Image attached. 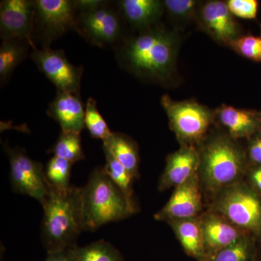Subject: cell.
<instances>
[{
	"instance_id": "6da1fadb",
	"label": "cell",
	"mask_w": 261,
	"mask_h": 261,
	"mask_svg": "<svg viewBox=\"0 0 261 261\" xmlns=\"http://www.w3.org/2000/svg\"><path fill=\"white\" fill-rule=\"evenodd\" d=\"M179 37L160 25L124 38L116 49L119 65L132 75L147 82L166 84L176 70Z\"/></svg>"
},
{
	"instance_id": "7a4b0ae2",
	"label": "cell",
	"mask_w": 261,
	"mask_h": 261,
	"mask_svg": "<svg viewBox=\"0 0 261 261\" xmlns=\"http://www.w3.org/2000/svg\"><path fill=\"white\" fill-rule=\"evenodd\" d=\"M42 206V239L47 254L76 247L84 231L81 187L71 186L67 191L58 192L51 187Z\"/></svg>"
},
{
	"instance_id": "3957f363",
	"label": "cell",
	"mask_w": 261,
	"mask_h": 261,
	"mask_svg": "<svg viewBox=\"0 0 261 261\" xmlns=\"http://www.w3.org/2000/svg\"><path fill=\"white\" fill-rule=\"evenodd\" d=\"M200 156L198 175L202 187L217 193L243 181L248 169L246 151L226 134L206 139L198 148Z\"/></svg>"
},
{
	"instance_id": "277c9868",
	"label": "cell",
	"mask_w": 261,
	"mask_h": 261,
	"mask_svg": "<svg viewBox=\"0 0 261 261\" xmlns=\"http://www.w3.org/2000/svg\"><path fill=\"white\" fill-rule=\"evenodd\" d=\"M81 199L84 231H96L135 214L103 168L92 171L87 183L81 187Z\"/></svg>"
},
{
	"instance_id": "5b68a950",
	"label": "cell",
	"mask_w": 261,
	"mask_h": 261,
	"mask_svg": "<svg viewBox=\"0 0 261 261\" xmlns=\"http://www.w3.org/2000/svg\"><path fill=\"white\" fill-rule=\"evenodd\" d=\"M211 211L261 241V195L239 181L215 194Z\"/></svg>"
},
{
	"instance_id": "8992f818",
	"label": "cell",
	"mask_w": 261,
	"mask_h": 261,
	"mask_svg": "<svg viewBox=\"0 0 261 261\" xmlns=\"http://www.w3.org/2000/svg\"><path fill=\"white\" fill-rule=\"evenodd\" d=\"M171 129L181 145L200 146L207 139L214 113L195 101H175L168 94L161 98Z\"/></svg>"
},
{
	"instance_id": "52a82bcc",
	"label": "cell",
	"mask_w": 261,
	"mask_h": 261,
	"mask_svg": "<svg viewBox=\"0 0 261 261\" xmlns=\"http://www.w3.org/2000/svg\"><path fill=\"white\" fill-rule=\"evenodd\" d=\"M123 20L118 8L106 2L95 9L78 11L75 31L94 46L116 48L124 39Z\"/></svg>"
},
{
	"instance_id": "ba28073f",
	"label": "cell",
	"mask_w": 261,
	"mask_h": 261,
	"mask_svg": "<svg viewBox=\"0 0 261 261\" xmlns=\"http://www.w3.org/2000/svg\"><path fill=\"white\" fill-rule=\"evenodd\" d=\"M33 39L38 37L42 49L50 48L51 43L75 29L77 11L74 2L70 0H36Z\"/></svg>"
},
{
	"instance_id": "9c48e42d",
	"label": "cell",
	"mask_w": 261,
	"mask_h": 261,
	"mask_svg": "<svg viewBox=\"0 0 261 261\" xmlns=\"http://www.w3.org/2000/svg\"><path fill=\"white\" fill-rule=\"evenodd\" d=\"M3 148L10 161V180L13 191L33 197L42 205L51 190L42 165L29 158L24 149L8 145H4Z\"/></svg>"
},
{
	"instance_id": "30bf717a",
	"label": "cell",
	"mask_w": 261,
	"mask_h": 261,
	"mask_svg": "<svg viewBox=\"0 0 261 261\" xmlns=\"http://www.w3.org/2000/svg\"><path fill=\"white\" fill-rule=\"evenodd\" d=\"M31 58L57 91L80 95L84 68L72 64L62 49H33Z\"/></svg>"
},
{
	"instance_id": "8fae6325",
	"label": "cell",
	"mask_w": 261,
	"mask_h": 261,
	"mask_svg": "<svg viewBox=\"0 0 261 261\" xmlns=\"http://www.w3.org/2000/svg\"><path fill=\"white\" fill-rule=\"evenodd\" d=\"M36 3L32 0H3L0 3L2 40L18 39L37 49L33 39Z\"/></svg>"
},
{
	"instance_id": "7c38bea8",
	"label": "cell",
	"mask_w": 261,
	"mask_h": 261,
	"mask_svg": "<svg viewBox=\"0 0 261 261\" xmlns=\"http://www.w3.org/2000/svg\"><path fill=\"white\" fill-rule=\"evenodd\" d=\"M197 20L202 30L219 44L229 47L241 37V25L235 20L226 2L208 1L201 5Z\"/></svg>"
},
{
	"instance_id": "4fadbf2b",
	"label": "cell",
	"mask_w": 261,
	"mask_h": 261,
	"mask_svg": "<svg viewBox=\"0 0 261 261\" xmlns=\"http://www.w3.org/2000/svg\"><path fill=\"white\" fill-rule=\"evenodd\" d=\"M203 208L202 185L198 173L175 188L167 203L154 215L158 221L168 223L174 220L198 217Z\"/></svg>"
},
{
	"instance_id": "5bb4252c",
	"label": "cell",
	"mask_w": 261,
	"mask_h": 261,
	"mask_svg": "<svg viewBox=\"0 0 261 261\" xmlns=\"http://www.w3.org/2000/svg\"><path fill=\"white\" fill-rule=\"evenodd\" d=\"M200 156L198 148L181 145L166 159V168L160 178V191L176 188L198 173Z\"/></svg>"
},
{
	"instance_id": "9a60e30c",
	"label": "cell",
	"mask_w": 261,
	"mask_h": 261,
	"mask_svg": "<svg viewBox=\"0 0 261 261\" xmlns=\"http://www.w3.org/2000/svg\"><path fill=\"white\" fill-rule=\"evenodd\" d=\"M199 219L203 233L207 258L231 245L246 233L214 211H210L201 214Z\"/></svg>"
},
{
	"instance_id": "2e32d148",
	"label": "cell",
	"mask_w": 261,
	"mask_h": 261,
	"mask_svg": "<svg viewBox=\"0 0 261 261\" xmlns=\"http://www.w3.org/2000/svg\"><path fill=\"white\" fill-rule=\"evenodd\" d=\"M214 113V122L234 140L250 139L261 128L259 112L223 105Z\"/></svg>"
},
{
	"instance_id": "e0dca14e",
	"label": "cell",
	"mask_w": 261,
	"mask_h": 261,
	"mask_svg": "<svg viewBox=\"0 0 261 261\" xmlns=\"http://www.w3.org/2000/svg\"><path fill=\"white\" fill-rule=\"evenodd\" d=\"M47 115L60 125L62 132L81 134L85 127V108L78 94L57 91Z\"/></svg>"
},
{
	"instance_id": "ac0fdd59",
	"label": "cell",
	"mask_w": 261,
	"mask_h": 261,
	"mask_svg": "<svg viewBox=\"0 0 261 261\" xmlns=\"http://www.w3.org/2000/svg\"><path fill=\"white\" fill-rule=\"evenodd\" d=\"M117 5L123 20L140 32L157 25L165 11L160 0H122Z\"/></svg>"
},
{
	"instance_id": "d6986e66",
	"label": "cell",
	"mask_w": 261,
	"mask_h": 261,
	"mask_svg": "<svg viewBox=\"0 0 261 261\" xmlns=\"http://www.w3.org/2000/svg\"><path fill=\"white\" fill-rule=\"evenodd\" d=\"M189 256L197 261L207 260L203 233L198 217L174 220L168 223Z\"/></svg>"
},
{
	"instance_id": "ffe728a7",
	"label": "cell",
	"mask_w": 261,
	"mask_h": 261,
	"mask_svg": "<svg viewBox=\"0 0 261 261\" xmlns=\"http://www.w3.org/2000/svg\"><path fill=\"white\" fill-rule=\"evenodd\" d=\"M102 148L108 149L134 178L139 177L138 147L129 137L119 132H113L112 135L103 142Z\"/></svg>"
},
{
	"instance_id": "44dd1931",
	"label": "cell",
	"mask_w": 261,
	"mask_h": 261,
	"mask_svg": "<svg viewBox=\"0 0 261 261\" xmlns=\"http://www.w3.org/2000/svg\"><path fill=\"white\" fill-rule=\"evenodd\" d=\"M259 250L260 241L253 235L246 232L206 261H257Z\"/></svg>"
},
{
	"instance_id": "7402d4cb",
	"label": "cell",
	"mask_w": 261,
	"mask_h": 261,
	"mask_svg": "<svg viewBox=\"0 0 261 261\" xmlns=\"http://www.w3.org/2000/svg\"><path fill=\"white\" fill-rule=\"evenodd\" d=\"M30 44L21 39L3 41L0 47V82L9 80L15 68L27 58Z\"/></svg>"
},
{
	"instance_id": "603a6c76",
	"label": "cell",
	"mask_w": 261,
	"mask_h": 261,
	"mask_svg": "<svg viewBox=\"0 0 261 261\" xmlns=\"http://www.w3.org/2000/svg\"><path fill=\"white\" fill-rule=\"evenodd\" d=\"M106 155V163L104 168L113 183L121 190L128 202L130 208L137 212V208L134 202L133 180L134 178L128 171L118 162L114 156L108 149L103 148Z\"/></svg>"
},
{
	"instance_id": "cb8c5ba5",
	"label": "cell",
	"mask_w": 261,
	"mask_h": 261,
	"mask_svg": "<svg viewBox=\"0 0 261 261\" xmlns=\"http://www.w3.org/2000/svg\"><path fill=\"white\" fill-rule=\"evenodd\" d=\"M74 256L75 261H124L119 250L105 240L75 247Z\"/></svg>"
},
{
	"instance_id": "d4e9b609",
	"label": "cell",
	"mask_w": 261,
	"mask_h": 261,
	"mask_svg": "<svg viewBox=\"0 0 261 261\" xmlns=\"http://www.w3.org/2000/svg\"><path fill=\"white\" fill-rule=\"evenodd\" d=\"M49 152L73 164L85 159L80 133L77 132H61L59 138Z\"/></svg>"
},
{
	"instance_id": "484cf974",
	"label": "cell",
	"mask_w": 261,
	"mask_h": 261,
	"mask_svg": "<svg viewBox=\"0 0 261 261\" xmlns=\"http://www.w3.org/2000/svg\"><path fill=\"white\" fill-rule=\"evenodd\" d=\"M73 163L67 160L53 156L46 166L45 173L51 187L58 192L69 190L70 173Z\"/></svg>"
},
{
	"instance_id": "4316f807",
	"label": "cell",
	"mask_w": 261,
	"mask_h": 261,
	"mask_svg": "<svg viewBox=\"0 0 261 261\" xmlns=\"http://www.w3.org/2000/svg\"><path fill=\"white\" fill-rule=\"evenodd\" d=\"M84 123L92 138L104 142L112 135L113 132L98 110L97 102L92 97L86 102Z\"/></svg>"
},
{
	"instance_id": "83f0119b",
	"label": "cell",
	"mask_w": 261,
	"mask_h": 261,
	"mask_svg": "<svg viewBox=\"0 0 261 261\" xmlns=\"http://www.w3.org/2000/svg\"><path fill=\"white\" fill-rule=\"evenodd\" d=\"M165 11L169 16L178 20H187L197 18L201 6L200 2L195 0H165Z\"/></svg>"
},
{
	"instance_id": "f1b7e54d",
	"label": "cell",
	"mask_w": 261,
	"mask_h": 261,
	"mask_svg": "<svg viewBox=\"0 0 261 261\" xmlns=\"http://www.w3.org/2000/svg\"><path fill=\"white\" fill-rule=\"evenodd\" d=\"M229 47L247 59L261 63V36L242 35Z\"/></svg>"
},
{
	"instance_id": "f546056e",
	"label": "cell",
	"mask_w": 261,
	"mask_h": 261,
	"mask_svg": "<svg viewBox=\"0 0 261 261\" xmlns=\"http://www.w3.org/2000/svg\"><path fill=\"white\" fill-rule=\"evenodd\" d=\"M228 9L233 16L244 19L256 18L258 2L256 0H228Z\"/></svg>"
},
{
	"instance_id": "4dcf8cb0",
	"label": "cell",
	"mask_w": 261,
	"mask_h": 261,
	"mask_svg": "<svg viewBox=\"0 0 261 261\" xmlns=\"http://www.w3.org/2000/svg\"><path fill=\"white\" fill-rule=\"evenodd\" d=\"M246 154L252 166H261V128L249 139Z\"/></svg>"
},
{
	"instance_id": "1f68e13d",
	"label": "cell",
	"mask_w": 261,
	"mask_h": 261,
	"mask_svg": "<svg viewBox=\"0 0 261 261\" xmlns=\"http://www.w3.org/2000/svg\"><path fill=\"white\" fill-rule=\"evenodd\" d=\"M245 176H247L249 186L261 195V166H253L248 168Z\"/></svg>"
},
{
	"instance_id": "d6a6232c",
	"label": "cell",
	"mask_w": 261,
	"mask_h": 261,
	"mask_svg": "<svg viewBox=\"0 0 261 261\" xmlns=\"http://www.w3.org/2000/svg\"><path fill=\"white\" fill-rule=\"evenodd\" d=\"M45 261H75L74 247L48 253Z\"/></svg>"
},
{
	"instance_id": "836d02e7",
	"label": "cell",
	"mask_w": 261,
	"mask_h": 261,
	"mask_svg": "<svg viewBox=\"0 0 261 261\" xmlns=\"http://www.w3.org/2000/svg\"><path fill=\"white\" fill-rule=\"evenodd\" d=\"M74 4L78 11L93 10L105 4L106 1L102 0H75Z\"/></svg>"
},
{
	"instance_id": "e575fe53",
	"label": "cell",
	"mask_w": 261,
	"mask_h": 261,
	"mask_svg": "<svg viewBox=\"0 0 261 261\" xmlns=\"http://www.w3.org/2000/svg\"><path fill=\"white\" fill-rule=\"evenodd\" d=\"M257 261H261V241L260 242V250H259V255Z\"/></svg>"
},
{
	"instance_id": "d590c367",
	"label": "cell",
	"mask_w": 261,
	"mask_h": 261,
	"mask_svg": "<svg viewBox=\"0 0 261 261\" xmlns=\"http://www.w3.org/2000/svg\"><path fill=\"white\" fill-rule=\"evenodd\" d=\"M259 116H260V118L261 119V112H259Z\"/></svg>"
},
{
	"instance_id": "8d00e7d4",
	"label": "cell",
	"mask_w": 261,
	"mask_h": 261,
	"mask_svg": "<svg viewBox=\"0 0 261 261\" xmlns=\"http://www.w3.org/2000/svg\"><path fill=\"white\" fill-rule=\"evenodd\" d=\"M260 28H261V27H260Z\"/></svg>"
}]
</instances>
